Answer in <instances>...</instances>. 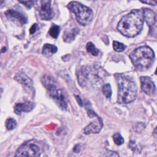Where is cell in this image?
Returning <instances> with one entry per match:
<instances>
[{
	"mask_svg": "<svg viewBox=\"0 0 157 157\" xmlns=\"http://www.w3.org/2000/svg\"><path fill=\"white\" fill-rule=\"evenodd\" d=\"M103 93L104 95L107 98H110L112 96V89H111L110 85L109 84H105L103 85L102 88Z\"/></svg>",
	"mask_w": 157,
	"mask_h": 157,
	"instance_id": "20",
	"label": "cell"
},
{
	"mask_svg": "<svg viewBox=\"0 0 157 157\" xmlns=\"http://www.w3.org/2000/svg\"><path fill=\"white\" fill-rule=\"evenodd\" d=\"M141 88L143 92L150 97H153L156 92V87L154 82L149 77L143 76L141 77Z\"/></svg>",
	"mask_w": 157,
	"mask_h": 157,
	"instance_id": "10",
	"label": "cell"
},
{
	"mask_svg": "<svg viewBox=\"0 0 157 157\" xmlns=\"http://www.w3.org/2000/svg\"><path fill=\"white\" fill-rule=\"evenodd\" d=\"M5 16L9 20H11L12 22L18 25H20V26L28 22L27 17L23 14L17 11L16 10H8L5 12Z\"/></svg>",
	"mask_w": 157,
	"mask_h": 157,
	"instance_id": "9",
	"label": "cell"
},
{
	"mask_svg": "<svg viewBox=\"0 0 157 157\" xmlns=\"http://www.w3.org/2000/svg\"><path fill=\"white\" fill-rule=\"evenodd\" d=\"M103 126V121L98 116L97 117V119L95 120L93 122L90 123L88 125H87L84 130V132L86 134H97L99 133L101 130H102Z\"/></svg>",
	"mask_w": 157,
	"mask_h": 157,
	"instance_id": "11",
	"label": "cell"
},
{
	"mask_svg": "<svg viewBox=\"0 0 157 157\" xmlns=\"http://www.w3.org/2000/svg\"><path fill=\"white\" fill-rule=\"evenodd\" d=\"M40 149L36 144L29 143L22 145L17 150L15 157H39Z\"/></svg>",
	"mask_w": 157,
	"mask_h": 157,
	"instance_id": "7",
	"label": "cell"
},
{
	"mask_svg": "<svg viewBox=\"0 0 157 157\" xmlns=\"http://www.w3.org/2000/svg\"><path fill=\"white\" fill-rule=\"evenodd\" d=\"M99 69L94 67H82L77 73L78 82L82 87L93 84H101L102 78L99 75Z\"/></svg>",
	"mask_w": 157,
	"mask_h": 157,
	"instance_id": "5",
	"label": "cell"
},
{
	"mask_svg": "<svg viewBox=\"0 0 157 157\" xmlns=\"http://www.w3.org/2000/svg\"><path fill=\"white\" fill-rule=\"evenodd\" d=\"M41 82L47 90L49 96L54 100L55 103H57L62 110H67V101L64 97L62 90L58 87L54 80L48 75H44L42 77Z\"/></svg>",
	"mask_w": 157,
	"mask_h": 157,
	"instance_id": "4",
	"label": "cell"
},
{
	"mask_svg": "<svg viewBox=\"0 0 157 157\" xmlns=\"http://www.w3.org/2000/svg\"><path fill=\"white\" fill-rule=\"evenodd\" d=\"M35 104L31 101H27L23 103H18L14 107V112L20 115L22 112H29L34 108Z\"/></svg>",
	"mask_w": 157,
	"mask_h": 157,
	"instance_id": "13",
	"label": "cell"
},
{
	"mask_svg": "<svg viewBox=\"0 0 157 157\" xmlns=\"http://www.w3.org/2000/svg\"><path fill=\"white\" fill-rule=\"evenodd\" d=\"M60 27L58 25H53L51 27V28H50L49 31V34L51 37L53 38H57L58 34L60 33Z\"/></svg>",
	"mask_w": 157,
	"mask_h": 157,
	"instance_id": "18",
	"label": "cell"
},
{
	"mask_svg": "<svg viewBox=\"0 0 157 157\" xmlns=\"http://www.w3.org/2000/svg\"><path fill=\"white\" fill-rule=\"evenodd\" d=\"M130 58L136 69L144 71L152 66L155 55L153 50L150 47L144 45L135 49L130 54Z\"/></svg>",
	"mask_w": 157,
	"mask_h": 157,
	"instance_id": "3",
	"label": "cell"
},
{
	"mask_svg": "<svg viewBox=\"0 0 157 157\" xmlns=\"http://www.w3.org/2000/svg\"><path fill=\"white\" fill-rule=\"evenodd\" d=\"M115 79L118 85L117 102L128 104L133 102L137 97L138 88L134 81L127 75L117 74Z\"/></svg>",
	"mask_w": 157,
	"mask_h": 157,
	"instance_id": "2",
	"label": "cell"
},
{
	"mask_svg": "<svg viewBox=\"0 0 157 157\" xmlns=\"http://www.w3.org/2000/svg\"><path fill=\"white\" fill-rule=\"evenodd\" d=\"M113 139H114L115 144L116 145H122L124 143L123 138L119 133H115L113 136Z\"/></svg>",
	"mask_w": 157,
	"mask_h": 157,
	"instance_id": "22",
	"label": "cell"
},
{
	"mask_svg": "<svg viewBox=\"0 0 157 157\" xmlns=\"http://www.w3.org/2000/svg\"><path fill=\"white\" fill-rule=\"evenodd\" d=\"M79 32L78 29H73L71 31L66 32L63 35V40L66 43H71L74 40L75 37L76 36L77 33Z\"/></svg>",
	"mask_w": 157,
	"mask_h": 157,
	"instance_id": "16",
	"label": "cell"
},
{
	"mask_svg": "<svg viewBox=\"0 0 157 157\" xmlns=\"http://www.w3.org/2000/svg\"><path fill=\"white\" fill-rule=\"evenodd\" d=\"M88 115L90 117H97L98 116L92 110H89L88 111Z\"/></svg>",
	"mask_w": 157,
	"mask_h": 157,
	"instance_id": "27",
	"label": "cell"
},
{
	"mask_svg": "<svg viewBox=\"0 0 157 157\" xmlns=\"http://www.w3.org/2000/svg\"><path fill=\"white\" fill-rule=\"evenodd\" d=\"M71 11L75 15L77 22L82 25H88L93 18L92 10L79 2L71 1L67 6Z\"/></svg>",
	"mask_w": 157,
	"mask_h": 157,
	"instance_id": "6",
	"label": "cell"
},
{
	"mask_svg": "<svg viewBox=\"0 0 157 157\" xmlns=\"http://www.w3.org/2000/svg\"><path fill=\"white\" fill-rule=\"evenodd\" d=\"M126 47V46L123 43H119L118 41L113 42V48L115 52H123L125 50Z\"/></svg>",
	"mask_w": 157,
	"mask_h": 157,
	"instance_id": "19",
	"label": "cell"
},
{
	"mask_svg": "<svg viewBox=\"0 0 157 157\" xmlns=\"http://www.w3.org/2000/svg\"><path fill=\"white\" fill-rule=\"evenodd\" d=\"M101 157H119V155L115 152L107 150L103 153Z\"/></svg>",
	"mask_w": 157,
	"mask_h": 157,
	"instance_id": "23",
	"label": "cell"
},
{
	"mask_svg": "<svg viewBox=\"0 0 157 157\" xmlns=\"http://www.w3.org/2000/svg\"><path fill=\"white\" fill-rule=\"evenodd\" d=\"M86 49H87V52L91 53L93 56H97L99 53V50L95 47V45L92 42H89L87 44Z\"/></svg>",
	"mask_w": 157,
	"mask_h": 157,
	"instance_id": "17",
	"label": "cell"
},
{
	"mask_svg": "<svg viewBox=\"0 0 157 157\" xmlns=\"http://www.w3.org/2000/svg\"><path fill=\"white\" fill-rule=\"evenodd\" d=\"M19 3L24 4L28 9L32 8L34 3L33 1H19Z\"/></svg>",
	"mask_w": 157,
	"mask_h": 157,
	"instance_id": "24",
	"label": "cell"
},
{
	"mask_svg": "<svg viewBox=\"0 0 157 157\" xmlns=\"http://www.w3.org/2000/svg\"><path fill=\"white\" fill-rule=\"evenodd\" d=\"M144 20L142 11L134 9L121 18L117 25V29L125 36L134 37L143 29Z\"/></svg>",
	"mask_w": 157,
	"mask_h": 157,
	"instance_id": "1",
	"label": "cell"
},
{
	"mask_svg": "<svg viewBox=\"0 0 157 157\" xmlns=\"http://www.w3.org/2000/svg\"><path fill=\"white\" fill-rule=\"evenodd\" d=\"M57 50L58 49L55 45L50 44H45L43 47L42 52L44 56L49 57L50 56H52V55H53L54 53H56L57 52Z\"/></svg>",
	"mask_w": 157,
	"mask_h": 157,
	"instance_id": "15",
	"label": "cell"
},
{
	"mask_svg": "<svg viewBox=\"0 0 157 157\" xmlns=\"http://www.w3.org/2000/svg\"><path fill=\"white\" fill-rule=\"evenodd\" d=\"M4 3L3 1H1V0H0V6H1V5Z\"/></svg>",
	"mask_w": 157,
	"mask_h": 157,
	"instance_id": "28",
	"label": "cell"
},
{
	"mask_svg": "<svg viewBox=\"0 0 157 157\" xmlns=\"http://www.w3.org/2000/svg\"><path fill=\"white\" fill-rule=\"evenodd\" d=\"M51 3L52 1L49 0H42L40 1L39 15L43 20H50L53 17L54 13Z\"/></svg>",
	"mask_w": 157,
	"mask_h": 157,
	"instance_id": "8",
	"label": "cell"
},
{
	"mask_svg": "<svg viewBox=\"0 0 157 157\" xmlns=\"http://www.w3.org/2000/svg\"><path fill=\"white\" fill-rule=\"evenodd\" d=\"M17 122L14 119L9 118L6 121V127L8 130H12L16 127Z\"/></svg>",
	"mask_w": 157,
	"mask_h": 157,
	"instance_id": "21",
	"label": "cell"
},
{
	"mask_svg": "<svg viewBox=\"0 0 157 157\" xmlns=\"http://www.w3.org/2000/svg\"><path fill=\"white\" fill-rule=\"evenodd\" d=\"M143 14L144 20L150 27H153L156 22V15L155 13L150 9L144 8L143 10Z\"/></svg>",
	"mask_w": 157,
	"mask_h": 157,
	"instance_id": "14",
	"label": "cell"
},
{
	"mask_svg": "<svg viewBox=\"0 0 157 157\" xmlns=\"http://www.w3.org/2000/svg\"><path fill=\"white\" fill-rule=\"evenodd\" d=\"M141 2L145 4H149L150 5H152V6H156L157 4V2L156 1H141Z\"/></svg>",
	"mask_w": 157,
	"mask_h": 157,
	"instance_id": "26",
	"label": "cell"
},
{
	"mask_svg": "<svg viewBox=\"0 0 157 157\" xmlns=\"http://www.w3.org/2000/svg\"><path fill=\"white\" fill-rule=\"evenodd\" d=\"M38 29V25L36 23L34 24L33 26L32 27V28H30L29 29V32H30V34H33L35 32H36V30Z\"/></svg>",
	"mask_w": 157,
	"mask_h": 157,
	"instance_id": "25",
	"label": "cell"
},
{
	"mask_svg": "<svg viewBox=\"0 0 157 157\" xmlns=\"http://www.w3.org/2000/svg\"><path fill=\"white\" fill-rule=\"evenodd\" d=\"M14 79L17 82L21 84L26 88L32 89L33 88V80L26 74L23 73H18L15 75Z\"/></svg>",
	"mask_w": 157,
	"mask_h": 157,
	"instance_id": "12",
	"label": "cell"
}]
</instances>
